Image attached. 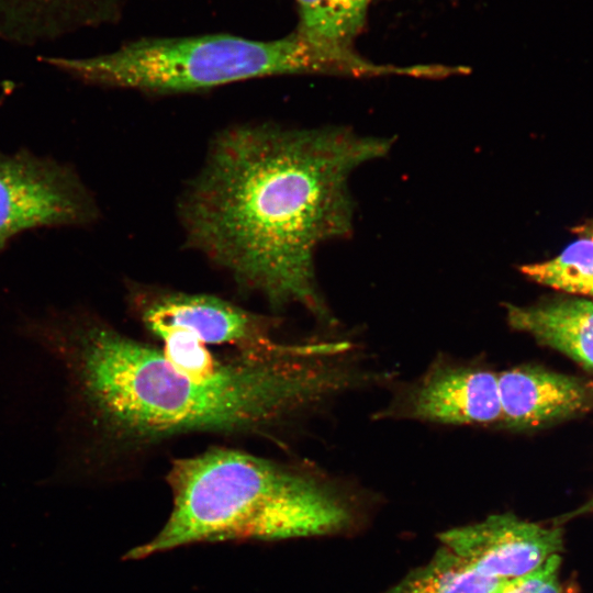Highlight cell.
Masks as SVG:
<instances>
[{"mask_svg":"<svg viewBox=\"0 0 593 593\" xmlns=\"http://www.w3.org/2000/svg\"><path fill=\"white\" fill-rule=\"evenodd\" d=\"M444 547L483 577L522 575L562 550V529L544 527L513 514H494L484 521L438 535Z\"/></svg>","mask_w":593,"mask_h":593,"instance_id":"ba28073f","label":"cell"},{"mask_svg":"<svg viewBox=\"0 0 593 593\" xmlns=\"http://www.w3.org/2000/svg\"><path fill=\"white\" fill-rule=\"evenodd\" d=\"M578 233L581 236L590 237V238L593 239V223H590V224H586V225H583V226L579 227Z\"/></svg>","mask_w":593,"mask_h":593,"instance_id":"e0dca14e","label":"cell"},{"mask_svg":"<svg viewBox=\"0 0 593 593\" xmlns=\"http://www.w3.org/2000/svg\"><path fill=\"white\" fill-rule=\"evenodd\" d=\"M300 25L296 31L310 42L328 48L351 52L371 0H296Z\"/></svg>","mask_w":593,"mask_h":593,"instance_id":"7c38bea8","label":"cell"},{"mask_svg":"<svg viewBox=\"0 0 593 593\" xmlns=\"http://www.w3.org/2000/svg\"><path fill=\"white\" fill-rule=\"evenodd\" d=\"M45 60L87 83L156 96L259 77L357 75L360 69L353 53L314 44L298 32L273 41L228 34L142 38L103 55Z\"/></svg>","mask_w":593,"mask_h":593,"instance_id":"277c9868","label":"cell"},{"mask_svg":"<svg viewBox=\"0 0 593 593\" xmlns=\"http://www.w3.org/2000/svg\"><path fill=\"white\" fill-rule=\"evenodd\" d=\"M392 144L347 127L224 128L178 203L186 246L271 309L301 306L333 324L316 282L315 253L351 234L349 177Z\"/></svg>","mask_w":593,"mask_h":593,"instance_id":"7a4b0ae2","label":"cell"},{"mask_svg":"<svg viewBox=\"0 0 593 593\" xmlns=\"http://www.w3.org/2000/svg\"><path fill=\"white\" fill-rule=\"evenodd\" d=\"M502 580L480 575L443 546L426 566L385 593H492Z\"/></svg>","mask_w":593,"mask_h":593,"instance_id":"4fadbf2b","label":"cell"},{"mask_svg":"<svg viewBox=\"0 0 593 593\" xmlns=\"http://www.w3.org/2000/svg\"><path fill=\"white\" fill-rule=\"evenodd\" d=\"M98 215L94 199L68 167L27 153L0 157V250L25 230L89 224Z\"/></svg>","mask_w":593,"mask_h":593,"instance_id":"8992f818","label":"cell"},{"mask_svg":"<svg viewBox=\"0 0 593 593\" xmlns=\"http://www.w3.org/2000/svg\"><path fill=\"white\" fill-rule=\"evenodd\" d=\"M510 326L593 371V301L566 299L528 306L505 304Z\"/></svg>","mask_w":593,"mask_h":593,"instance_id":"30bf717a","label":"cell"},{"mask_svg":"<svg viewBox=\"0 0 593 593\" xmlns=\"http://www.w3.org/2000/svg\"><path fill=\"white\" fill-rule=\"evenodd\" d=\"M172 511L161 530L125 558L198 542L273 541L343 532L351 512L327 479L300 465L212 447L172 461Z\"/></svg>","mask_w":593,"mask_h":593,"instance_id":"3957f363","label":"cell"},{"mask_svg":"<svg viewBox=\"0 0 593 593\" xmlns=\"http://www.w3.org/2000/svg\"><path fill=\"white\" fill-rule=\"evenodd\" d=\"M114 0H0V35L19 42L52 37L103 14Z\"/></svg>","mask_w":593,"mask_h":593,"instance_id":"8fae6325","label":"cell"},{"mask_svg":"<svg viewBox=\"0 0 593 593\" xmlns=\"http://www.w3.org/2000/svg\"><path fill=\"white\" fill-rule=\"evenodd\" d=\"M592 513H593V495H592L591 499H589L586 502H584L583 504H581L577 508L572 510L571 512H568L566 514L560 515L556 519L555 524H556V526L562 525V524L567 523L568 521H571L573 518H577V517H580V516H583V515L592 514Z\"/></svg>","mask_w":593,"mask_h":593,"instance_id":"2e32d148","label":"cell"},{"mask_svg":"<svg viewBox=\"0 0 593 593\" xmlns=\"http://www.w3.org/2000/svg\"><path fill=\"white\" fill-rule=\"evenodd\" d=\"M384 416L454 426H500L497 372L482 365L438 362L393 402Z\"/></svg>","mask_w":593,"mask_h":593,"instance_id":"52a82bcc","label":"cell"},{"mask_svg":"<svg viewBox=\"0 0 593 593\" xmlns=\"http://www.w3.org/2000/svg\"><path fill=\"white\" fill-rule=\"evenodd\" d=\"M502 425L526 430L546 426L586 409L590 389L580 379L522 366L497 372Z\"/></svg>","mask_w":593,"mask_h":593,"instance_id":"9c48e42d","label":"cell"},{"mask_svg":"<svg viewBox=\"0 0 593 593\" xmlns=\"http://www.w3.org/2000/svg\"><path fill=\"white\" fill-rule=\"evenodd\" d=\"M29 334L66 365L97 461L141 458L191 434L278 439L301 417L361 380L337 342L256 358L160 328L147 343L72 313L35 321Z\"/></svg>","mask_w":593,"mask_h":593,"instance_id":"6da1fadb","label":"cell"},{"mask_svg":"<svg viewBox=\"0 0 593 593\" xmlns=\"http://www.w3.org/2000/svg\"><path fill=\"white\" fill-rule=\"evenodd\" d=\"M528 279L569 293L593 294V239L581 236L557 257L521 267Z\"/></svg>","mask_w":593,"mask_h":593,"instance_id":"5bb4252c","label":"cell"},{"mask_svg":"<svg viewBox=\"0 0 593 593\" xmlns=\"http://www.w3.org/2000/svg\"><path fill=\"white\" fill-rule=\"evenodd\" d=\"M593 295V294H592Z\"/></svg>","mask_w":593,"mask_h":593,"instance_id":"ac0fdd59","label":"cell"},{"mask_svg":"<svg viewBox=\"0 0 593 593\" xmlns=\"http://www.w3.org/2000/svg\"><path fill=\"white\" fill-rule=\"evenodd\" d=\"M560 564V555H553L522 575L503 579L492 593H564L559 578Z\"/></svg>","mask_w":593,"mask_h":593,"instance_id":"9a60e30c","label":"cell"},{"mask_svg":"<svg viewBox=\"0 0 593 593\" xmlns=\"http://www.w3.org/2000/svg\"><path fill=\"white\" fill-rule=\"evenodd\" d=\"M127 302L148 333L178 329L217 349L256 358H279L315 348L318 340H289L279 335L277 321L205 293L131 282Z\"/></svg>","mask_w":593,"mask_h":593,"instance_id":"5b68a950","label":"cell"}]
</instances>
